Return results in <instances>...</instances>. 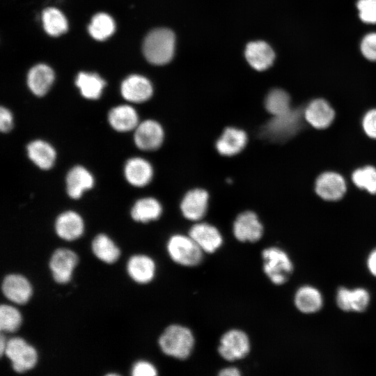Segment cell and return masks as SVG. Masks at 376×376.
Masks as SVG:
<instances>
[{"mask_svg": "<svg viewBox=\"0 0 376 376\" xmlns=\"http://www.w3.org/2000/svg\"><path fill=\"white\" fill-rule=\"evenodd\" d=\"M195 336L187 327L180 324L167 326L158 339L162 352L166 356L178 360H186L195 347Z\"/></svg>", "mask_w": 376, "mask_h": 376, "instance_id": "1", "label": "cell"}, {"mask_svg": "<svg viewBox=\"0 0 376 376\" xmlns=\"http://www.w3.org/2000/svg\"><path fill=\"white\" fill-rule=\"evenodd\" d=\"M175 43V36L171 30L164 28L156 29L145 38L143 52L150 63L164 65L172 59Z\"/></svg>", "mask_w": 376, "mask_h": 376, "instance_id": "2", "label": "cell"}, {"mask_svg": "<svg viewBox=\"0 0 376 376\" xmlns=\"http://www.w3.org/2000/svg\"><path fill=\"white\" fill-rule=\"evenodd\" d=\"M263 270L269 280L276 285L288 282L294 267L288 254L278 246H269L261 252Z\"/></svg>", "mask_w": 376, "mask_h": 376, "instance_id": "3", "label": "cell"}, {"mask_svg": "<svg viewBox=\"0 0 376 376\" xmlns=\"http://www.w3.org/2000/svg\"><path fill=\"white\" fill-rule=\"evenodd\" d=\"M166 251L175 263L187 267L199 265L205 253L189 235L179 233L173 234L169 238Z\"/></svg>", "mask_w": 376, "mask_h": 376, "instance_id": "4", "label": "cell"}, {"mask_svg": "<svg viewBox=\"0 0 376 376\" xmlns=\"http://www.w3.org/2000/svg\"><path fill=\"white\" fill-rule=\"evenodd\" d=\"M303 112L291 109L287 113L274 116L263 127V136L274 141H284L301 128Z\"/></svg>", "mask_w": 376, "mask_h": 376, "instance_id": "5", "label": "cell"}, {"mask_svg": "<svg viewBox=\"0 0 376 376\" xmlns=\"http://www.w3.org/2000/svg\"><path fill=\"white\" fill-rule=\"evenodd\" d=\"M251 348L248 334L242 329L233 328L222 334L217 352L223 359L233 362L244 359L250 353Z\"/></svg>", "mask_w": 376, "mask_h": 376, "instance_id": "6", "label": "cell"}, {"mask_svg": "<svg viewBox=\"0 0 376 376\" xmlns=\"http://www.w3.org/2000/svg\"><path fill=\"white\" fill-rule=\"evenodd\" d=\"M264 228L258 215L252 211H244L237 215L233 225L235 239L241 242L254 243L263 235Z\"/></svg>", "mask_w": 376, "mask_h": 376, "instance_id": "7", "label": "cell"}, {"mask_svg": "<svg viewBox=\"0 0 376 376\" xmlns=\"http://www.w3.org/2000/svg\"><path fill=\"white\" fill-rule=\"evenodd\" d=\"M188 235L204 253H214L219 249L224 239L219 229L208 223L198 222L189 229Z\"/></svg>", "mask_w": 376, "mask_h": 376, "instance_id": "8", "label": "cell"}, {"mask_svg": "<svg viewBox=\"0 0 376 376\" xmlns=\"http://www.w3.org/2000/svg\"><path fill=\"white\" fill-rule=\"evenodd\" d=\"M164 134L162 125L154 120L139 123L135 128L134 143L141 150H155L164 141Z\"/></svg>", "mask_w": 376, "mask_h": 376, "instance_id": "9", "label": "cell"}, {"mask_svg": "<svg viewBox=\"0 0 376 376\" xmlns=\"http://www.w3.org/2000/svg\"><path fill=\"white\" fill-rule=\"evenodd\" d=\"M77 263L78 257L72 250L65 248L56 249L49 261V267L54 281L59 283L70 281Z\"/></svg>", "mask_w": 376, "mask_h": 376, "instance_id": "10", "label": "cell"}, {"mask_svg": "<svg viewBox=\"0 0 376 376\" xmlns=\"http://www.w3.org/2000/svg\"><path fill=\"white\" fill-rule=\"evenodd\" d=\"M317 194L324 200L334 201L341 198L346 191V183L340 174L328 171L320 175L315 181Z\"/></svg>", "mask_w": 376, "mask_h": 376, "instance_id": "11", "label": "cell"}, {"mask_svg": "<svg viewBox=\"0 0 376 376\" xmlns=\"http://www.w3.org/2000/svg\"><path fill=\"white\" fill-rule=\"evenodd\" d=\"M370 295L363 288L353 290L345 287L338 288L336 293V304L345 312L363 313L368 308L370 303Z\"/></svg>", "mask_w": 376, "mask_h": 376, "instance_id": "12", "label": "cell"}, {"mask_svg": "<svg viewBox=\"0 0 376 376\" xmlns=\"http://www.w3.org/2000/svg\"><path fill=\"white\" fill-rule=\"evenodd\" d=\"M208 199V193L203 189L189 191L180 203V210L184 217L194 221L201 220L206 214Z\"/></svg>", "mask_w": 376, "mask_h": 376, "instance_id": "13", "label": "cell"}, {"mask_svg": "<svg viewBox=\"0 0 376 376\" xmlns=\"http://www.w3.org/2000/svg\"><path fill=\"white\" fill-rule=\"evenodd\" d=\"M120 92L127 101L141 103L150 98L153 89L151 83L146 77L132 75L122 82Z\"/></svg>", "mask_w": 376, "mask_h": 376, "instance_id": "14", "label": "cell"}, {"mask_svg": "<svg viewBox=\"0 0 376 376\" xmlns=\"http://www.w3.org/2000/svg\"><path fill=\"white\" fill-rule=\"evenodd\" d=\"M303 115L311 126L322 130L331 124L335 113L328 102L320 98L311 101L305 108Z\"/></svg>", "mask_w": 376, "mask_h": 376, "instance_id": "15", "label": "cell"}, {"mask_svg": "<svg viewBox=\"0 0 376 376\" xmlns=\"http://www.w3.org/2000/svg\"><path fill=\"white\" fill-rule=\"evenodd\" d=\"M1 289L6 298L18 304L26 303L32 295L31 283L19 274L6 276L2 282Z\"/></svg>", "mask_w": 376, "mask_h": 376, "instance_id": "16", "label": "cell"}, {"mask_svg": "<svg viewBox=\"0 0 376 376\" xmlns=\"http://www.w3.org/2000/svg\"><path fill=\"white\" fill-rule=\"evenodd\" d=\"M247 143L246 132L240 129L226 127L216 142V149L224 156H233L240 152Z\"/></svg>", "mask_w": 376, "mask_h": 376, "instance_id": "17", "label": "cell"}, {"mask_svg": "<svg viewBox=\"0 0 376 376\" xmlns=\"http://www.w3.org/2000/svg\"><path fill=\"white\" fill-rule=\"evenodd\" d=\"M55 229L61 238L71 241L81 236L84 224L78 213L69 210L60 214L56 218Z\"/></svg>", "mask_w": 376, "mask_h": 376, "instance_id": "18", "label": "cell"}, {"mask_svg": "<svg viewBox=\"0 0 376 376\" xmlns=\"http://www.w3.org/2000/svg\"><path fill=\"white\" fill-rule=\"evenodd\" d=\"M94 185V178L86 168L75 166L66 176V189L68 196L74 199L79 198L83 193Z\"/></svg>", "mask_w": 376, "mask_h": 376, "instance_id": "19", "label": "cell"}, {"mask_svg": "<svg viewBox=\"0 0 376 376\" xmlns=\"http://www.w3.org/2000/svg\"><path fill=\"white\" fill-rule=\"evenodd\" d=\"M127 181L134 187H144L152 180L153 169L151 164L141 157H133L127 161L124 167Z\"/></svg>", "mask_w": 376, "mask_h": 376, "instance_id": "20", "label": "cell"}, {"mask_svg": "<svg viewBox=\"0 0 376 376\" xmlns=\"http://www.w3.org/2000/svg\"><path fill=\"white\" fill-rule=\"evenodd\" d=\"M245 56L249 65L258 71L269 68L275 58L273 49L264 41L249 42L246 47Z\"/></svg>", "mask_w": 376, "mask_h": 376, "instance_id": "21", "label": "cell"}, {"mask_svg": "<svg viewBox=\"0 0 376 376\" xmlns=\"http://www.w3.org/2000/svg\"><path fill=\"white\" fill-rule=\"evenodd\" d=\"M127 267L130 276L139 283H149L155 276V262L146 255L139 254L132 256L128 260Z\"/></svg>", "mask_w": 376, "mask_h": 376, "instance_id": "22", "label": "cell"}, {"mask_svg": "<svg viewBox=\"0 0 376 376\" xmlns=\"http://www.w3.org/2000/svg\"><path fill=\"white\" fill-rule=\"evenodd\" d=\"M108 121L113 129L121 132L135 130L139 123L136 110L127 104L112 108L108 113Z\"/></svg>", "mask_w": 376, "mask_h": 376, "instance_id": "23", "label": "cell"}, {"mask_svg": "<svg viewBox=\"0 0 376 376\" xmlns=\"http://www.w3.org/2000/svg\"><path fill=\"white\" fill-rule=\"evenodd\" d=\"M54 79L53 70L47 65L38 64L33 67L27 76V84L31 91L37 96L45 95Z\"/></svg>", "mask_w": 376, "mask_h": 376, "instance_id": "24", "label": "cell"}, {"mask_svg": "<svg viewBox=\"0 0 376 376\" xmlns=\"http://www.w3.org/2000/svg\"><path fill=\"white\" fill-rule=\"evenodd\" d=\"M29 159L40 169L48 170L56 161V152L49 143L37 139L30 142L26 148Z\"/></svg>", "mask_w": 376, "mask_h": 376, "instance_id": "25", "label": "cell"}, {"mask_svg": "<svg viewBox=\"0 0 376 376\" xmlns=\"http://www.w3.org/2000/svg\"><path fill=\"white\" fill-rule=\"evenodd\" d=\"M294 303L300 312L311 314L317 313L322 308L323 298L317 288L311 285H304L296 291Z\"/></svg>", "mask_w": 376, "mask_h": 376, "instance_id": "26", "label": "cell"}, {"mask_svg": "<svg viewBox=\"0 0 376 376\" xmlns=\"http://www.w3.org/2000/svg\"><path fill=\"white\" fill-rule=\"evenodd\" d=\"M162 213L160 203L152 197H146L135 202L131 210V216L136 221L147 223L158 219Z\"/></svg>", "mask_w": 376, "mask_h": 376, "instance_id": "27", "label": "cell"}, {"mask_svg": "<svg viewBox=\"0 0 376 376\" xmlns=\"http://www.w3.org/2000/svg\"><path fill=\"white\" fill-rule=\"evenodd\" d=\"M83 97L89 100L99 98L105 86V81L97 74L79 72L75 80Z\"/></svg>", "mask_w": 376, "mask_h": 376, "instance_id": "28", "label": "cell"}, {"mask_svg": "<svg viewBox=\"0 0 376 376\" xmlns=\"http://www.w3.org/2000/svg\"><path fill=\"white\" fill-rule=\"evenodd\" d=\"M92 250L95 256L107 263L116 262L120 254V249L105 234H99L93 240Z\"/></svg>", "mask_w": 376, "mask_h": 376, "instance_id": "29", "label": "cell"}, {"mask_svg": "<svg viewBox=\"0 0 376 376\" xmlns=\"http://www.w3.org/2000/svg\"><path fill=\"white\" fill-rule=\"evenodd\" d=\"M45 31L53 36H59L66 31L68 23L65 16L55 8H47L42 15Z\"/></svg>", "mask_w": 376, "mask_h": 376, "instance_id": "30", "label": "cell"}, {"mask_svg": "<svg viewBox=\"0 0 376 376\" xmlns=\"http://www.w3.org/2000/svg\"><path fill=\"white\" fill-rule=\"evenodd\" d=\"M265 107L273 116L287 113L292 109L290 95L282 89H273L265 98Z\"/></svg>", "mask_w": 376, "mask_h": 376, "instance_id": "31", "label": "cell"}, {"mask_svg": "<svg viewBox=\"0 0 376 376\" xmlns=\"http://www.w3.org/2000/svg\"><path fill=\"white\" fill-rule=\"evenodd\" d=\"M115 31V24L111 16L106 13H97L92 18L88 26L91 36L97 40H104Z\"/></svg>", "mask_w": 376, "mask_h": 376, "instance_id": "32", "label": "cell"}, {"mask_svg": "<svg viewBox=\"0 0 376 376\" xmlns=\"http://www.w3.org/2000/svg\"><path fill=\"white\" fill-rule=\"evenodd\" d=\"M354 184L370 194H376V169L366 166L355 170L352 175Z\"/></svg>", "mask_w": 376, "mask_h": 376, "instance_id": "33", "label": "cell"}, {"mask_svg": "<svg viewBox=\"0 0 376 376\" xmlns=\"http://www.w3.org/2000/svg\"><path fill=\"white\" fill-rule=\"evenodd\" d=\"M22 318L19 311L15 307L2 304L0 307V329L1 331L13 332L18 329Z\"/></svg>", "mask_w": 376, "mask_h": 376, "instance_id": "34", "label": "cell"}, {"mask_svg": "<svg viewBox=\"0 0 376 376\" xmlns=\"http://www.w3.org/2000/svg\"><path fill=\"white\" fill-rule=\"evenodd\" d=\"M38 361V353L36 349L27 345L17 358L12 361V366L17 373H24L32 369Z\"/></svg>", "mask_w": 376, "mask_h": 376, "instance_id": "35", "label": "cell"}, {"mask_svg": "<svg viewBox=\"0 0 376 376\" xmlns=\"http://www.w3.org/2000/svg\"><path fill=\"white\" fill-rule=\"evenodd\" d=\"M357 8L359 17L363 22L376 24V0H358Z\"/></svg>", "mask_w": 376, "mask_h": 376, "instance_id": "36", "label": "cell"}, {"mask_svg": "<svg viewBox=\"0 0 376 376\" xmlns=\"http://www.w3.org/2000/svg\"><path fill=\"white\" fill-rule=\"evenodd\" d=\"M360 49L365 58L376 62V32L369 33L363 38Z\"/></svg>", "mask_w": 376, "mask_h": 376, "instance_id": "37", "label": "cell"}, {"mask_svg": "<svg viewBox=\"0 0 376 376\" xmlns=\"http://www.w3.org/2000/svg\"><path fill=\"white\" fill-rule=\"evenodd\" d=\"M27 345L28 343L21 338H13L6 341L4 354L12 362L17 358Z\"/></svg>", "mask_w": 376, "mask_h": 376, "instance_id": "38", "label": "cell"}, {"mask_svg": "<svg viewBox=\"0 0 376 376\" xmlns=\"http://www.w3.org/2000/svg\"><path fill=\"white\" fill-rule=\"evenodd\" d=\"M132 375L133 376H155L157 375V370L149 361H139L133 366Z\"/></svg>", "mask_w": 376, "mask_h": 376, "instance_id": "39", "label": "cell"}, {"mask_svg": "<svg viewBox=\"0 0 376 376\" xmlns=\"http://www.w3.org/2000/svg\"><path fill=\"white\" fill-rule=\"evenodd\" d=\"M362 126L367 136L376 139V109H370L365 114Z\"/></svg>", "mask_w": 376, "mask_h": 376, "instance_id": "40", "label": "cell"}, {"mask_svg": "<svg viewBox=\"0 0 376 376\" xmlns=\"http://www.w3.org/2000/svg\"><path fill=\"white\" fill-rule=\"evenodd\" d=\"M13 127V118L12 113L6 107L0 109V129L2 132H10Z\"/></svg>", "mask_w": 376, "mask_h": 376, "instance_id": "41", "label": "cell"}, {"mask_svg": "<svg viewBox=\"0 0 376 376\" xmlns=\"http://www.w3.org/2000/svg\"><path fill=\"white\" fill-rule=\"evenodd\" d=\"M367 266L370 272L376 277V249L370 253L367 259Z\"/></svg>", "mask_w": 376, "mask_h": 376, "instance_id": "42", "label": "cell"}, {"mask_svg": "<svg viewBox=\"0 0 376 376\" xmlns=\"http://www.w3.org/2000/svg\"><path fill=\"white\" fill-rule=\"evenodd\" d=\"M242 375L239 368L234 366L226 367L219 370V376H240Z\"/></svg>", "mask_w": 376, "mask_h": 376, "instance_id": "43", "label": "cell"}, {"mask_svg": "<svg viewBox=\"0 0 376 376\" xmlns=\"http://www.w3.org/2000/svg\"><path fill=\"white\" fill-rule=\"evenodd\" d=\"M6 345V340L4 338L3 336L1 334V337H0V354H1V356H2L5 352Z\"/></svg>", "mask_w": 376, "mask_h": 376, "instance_id": "44", "label": "cell"}]
</instances>
